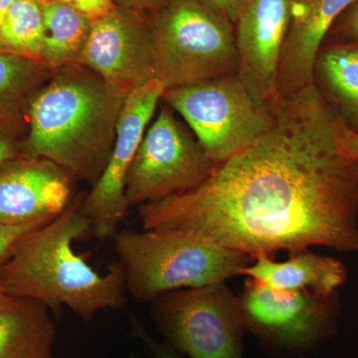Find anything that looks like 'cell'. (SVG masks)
Returning <instances> with one entry per match:
<instances>
[{
    "mask_svg": "<svg viewBox=\"0 0 358 358\" xmlns=\"http://www.w3.org/2000/svg\"><path fill=\"white\" fill-rule=\"evenodd\" d=\"M352 134L308 85L284 96L267 131L201 185L141 205L143 228L190 233L252 259L312 246L358 253Z\"/></svg>",
    "mask_w": 358,
    "mask_h": 358,
    "instance_id": "1",
    "label": "cell"
},
{
    "mask_svg": "<svg viewBox=\"0 0 358 358\" xmlns=\"http://www.w3.org/2000/svg\"><path fill=\"white\" fill-rule=\"evenodd\" d=\"M84 197H75L57 217L20 238L0 265V288L53 312L69 308L89 322L96 313L122 307L127 289L121 264L101 274L74 250L77 240L92 233L82 210Z\"/></svg>",
    "mask_w": 358,
    "mask_h": 358,
    "instance_id": "2",
    "label": "cell"
},
{
    "mask_svg": "<svg viewBox=\"0 0 358 358\" xmlns=\"http://www.w3.org/2000/svg\"><path fill=\"white\" fill-rule=\"evenodd\" d=\"M129 93L82 65L54 71L28 103L21 155L50 160L94 185L109 162Z\"/></svg>",
    "mask_w": 358,
    "mask_h": 358,
    "instance_id": "3",
    "label": "cell"
},
{
    "mask_svg": "<svg viewBox=\"0 0 358 358\" xmlns=\"http://www.w3.org/2000/svg\"><path fill=\"white\" fill-rule=\"evenodd\" d=\"M114 241L126 289L138 301L225 282L253 260L182 231H117Z\"/></svg>",
    "mask_w": 358,
    "mask_h": 358,
    "instance_id": "4",
    "label": "cell"
},
{
    "mask_svg": "<svg viewBox=\"0 0 358 358\" xmlns=\"http://www.w3.org/2000/svg\"><path fill=\"white\" fill-rule=\"evenodd\" d=\"M159 79L166 89L236 74L234 25L196 0H169L150 14Z\"/></svg>",
    "mask_w": 358,
    "mask_h": 358,
    "instance_id": "5",
    "label": "cell"
},
{
    "mask_svg": "<svg viewBox=\"0 0 358 358\" xmlns=\"http://www.w3.org/2000/svg\"><path fill=\"white\" fill-rule=\"evenodd\" d=\"M162 100L185 120L216 164L251 145L274 119L237 74L166 89Z\"/></svg>",
    "mask_w": 358,
    "mask_h": 358,
    "instance_id": "6",
    "label": "cell"
},
{
    "mask_svg": "<svg viewBox=\"0 0 358 358\" xmlns=\"http://www.w3.org/2000/svg\"><path fill=\"white\" fill-rule=\"evenodd\" d=\"M152 315L159 333L189 358H244L239 296L225 282L157 296Z\"/></svg>",
    "mask_w": 358,
    "mask_h": 358,
    "instance_id": "7",
    "label": "cell"
},
{
    "mask_svg": "<svg viewBox=\"0 0 358 358\" xmlns=\"http://www.w3.org/2000/svg\"><path fill=\"white\" fill-rule=\"evenodd\" d=\"M239 303L246 333L272 352H312L338 329L336 294L279 291L248 278Z\"/></svg>",
    "mask_w": 358,
    "mask_h": 358,
    "instance_id": "8",
    "label": "cell"
},
{
    "mask_svg": "<svg viewBox=\"0 0 358 358\" xmlns=\"http://www.w3.org/2000/svg\"><path fill=\"white\" fill-rule=\"evenodd\" d=\"M215 166L192 129L166 103L145 131L129 169L126 183L129 208L192 190Z\"/></svg>",
    "mask_w": 358,
    "mask_h": 358,
    "instance_id": "9",
    "label": "cell"
},
{
    "mask_svg": "<svg viewBox=\"0 0 358 358\" xmlns=\"http://www.w3.org/2000/svg\"><path fill=\"white\" fill-rule=\"evenodd\" d=\"M166 89L160 80H154L131 90L124 101L109 162L82 202V210L96 239L114 238L128 215L127 178Z\"/></svg>",
    "mask_w": 358,
    "mask_h": 358,
    "instance_id": "10",
    "label": "cell"
},
{
    "mask_svg": "<svg viewBox=\"0 0 358 358\" xmlns=\"http://www.w3.org/2000/svg\"><path fill=\"white\" fill-rule=\"evenodd\" d=\"M80 65L129 92L159 80L150 16L115 6L93 21Z\"/></svg>",
    "mask_w": 358,
    "mask_h": 358,
    "instance_id": "11",
    "label": "cell"
},
{
    "mask_svg": "<svg viewBox=\"0 0 358 358\" xmlns=\"http://www.w3.org/2000/svg\"><path fill=\"white\" fill-rule=\"evenodd\" d=\"M294 0H246L234 24L237 76L264 109L282 101L278 70L291 24Z\"/></svg>",
    "mask_w": 358,
    "mask_h": 358,
    "instance_id": "12",
    "label": "cell"
},
{
    "mask_svg": "<svg viewBox=\"0 0 358 358\" xmlns=\"http://www.w3.org/2000/svg\"><path fill=\"white\" fill-rule=\"evenodd\" d=\"M74 178L50 160L20 155L0 166V225L46 223L73 200Z\"/></svg>",
    "mask_w": 358,
    "mask_h": 358,
    "instance_id": "13",
    "label": "cell"
},
{
    "mask_svg": "<svg viewBox=\"0 0 358 358\" xmlns=\"http://www.w3.org/2000/svg\"><path fill=\"white\" fill-rule=\"evenodd\" d=\"M357 0H294L278 70L282 98L313 83L315 59L327 33Z\"/></svg>",
    "mask_w": 358,
    "mask_h": 358,
    "instance_id": "14",
    "label": "cell"
},
{
    "mask_svg": "<svg viewBox=\"0 0 358 358\" xmlns=\"http://www.w3.org/2000/svg\"><path fill=\"white\" fill-rule=\"evenodd\" d=\"M253 260L254 264L244 268L241 275L279 291L310 292L329 296L336 294L348 280L343 262L308 250L291 254L284 262H275L272 257L266 255Z\"/></svg>",
    "mask_w": 358,
    "mask_h": 358,
    "instance_id": "15",
    "label": "cell"
},
{
    "mask_svg": "<svg viewBox=\"0 0 358 358\" xmlns=\"http://www.w3.org/2000/svg\"><path fill=\"white\" fill-rule=\"evenodd\" d=\"M55 338L44 305L10 296L0 301V358H54Z\"/></svg>",
    "mask_w": 358,
    "mask_h": 358,
    "instance_id": "16",
    "label": "cell"
},
{
    "mask_svg": "<svg viewBox=\"0 0 358 358\" xmlns=\"http://www.w3.org/2000/svg\"><path fill=\"white\" fill-rule=\"evenodd\" d=\"M313 84L352 131H358V42L322 47Z\"/></svg>",
    "mask_w": 358,
    "mask_h": 358,
    "instance_id": "17",
    "label": "cell"
},
{
    "mask_svg": "<svg viewBox=\"0 0 358 358\" xmlns=\"http://www.w3.org/2000/svg\"><path fill=\"white\" fill-rule=\"evenodd\" d=\"M40 1L44 22L40 61L53 72L80 65L93 21L60 2Z\"/></svg>",
    "mask_w": 358,
    "mask_h": 358,
    "instance_id": "18",
    "label": "cell"
},
{
    "mask_svg": "<svg viewBox=\"0 0 358 358\" xmlns=\"http://www.w3.org/2000/svg\"><path fill=\"white\" fill-rule=\"evenodd\" d=\"M38 59L0 49V129H8L53 75Z\"/></svg>",
    "mask_w": 358,
    "mask_h": 358,
    "instance_id": "19",
    "label": "cell"
},
{
    "mask_svg": "<svg viewBox=\"0 0 358 358\" xmlns=\"http://www.w3.org/2000/svg\"><path fill=\"white\" fill-rule=\"evenodd\" d=\"M44 37L40 0H17L0 24V49L38 59Z\"/></svg>",
    "mask_w": 358,
    "mask_h": 358,
    "instance_id": "20",
    "label": "cell"
},
{
    "mask_svg": "<svg viewBox=\"0 0 358 358\" xmlns=\"http://www.w3.org/2000/svg\"><path fill=\"white\" fill-rule=\"evenodd\" d=\"M43 224L45 223L36 222L18 224V225H0V265L6 260L21 237Z\"/></svg>",
    "mask_w": 358,
    "mask_h": 358,
    "instance_id": "21",
    "label": "cell"
},
{
    "mask_svg": "<svg viewBox=\"0 0 358 358\" xmlns=\"http://www.w3.org/2000/svg\"><path fill=\"white\" fill-rule=\"evenodd\" d=\"M50 1L60 2L70 6L71 8L83 14L92 21L107 15L117 6L114 0H50Z\"/></svg>",
    "mask_w": 358,
    "mask_h": 358,
    "instance_id": "22",
    "label": "cell"
},
{
    "mask_svg": "<svg viewBox=\"0 0 358 358\" xmlns=\"http://www.w3.org/2000/svg\"><path fill=\"white\" fill-rule=\"evenodd\" d=\"M131 322H133L134 336L145 341V345L148 346L152 355H154V358H181L180 355L176 350H173L171 345H167L166 343H159L152 336H150L147 329L141 326V322L136 317L131 319Z\"/></svg>",
    "mask_w": 358,
    "mask_h": 358,
    "instance_id": "23",
    "label": "cell"
},
{
    "mask_svg": "<svg viewBox=\"0 0 358 358\" xmlns=\"http://www.w3.org/2000/svg\"><path fill=\"white\" fill-rule=\"evenodd\" d=\"M196 1L229 20L234 25L246 0H196Z\"/></svg>",
    "mask_w": 358,
    "mask_h": 358,
    "instance_id": "24",
    "label": "cell"
},
{
    "mask_svg": "<svg viewBox=\"0 0 358 358\" xmlns=\"http://www.w3.org/2000/svg\"><path fill=\"white\" fill-rule=\"evenodd\" d=\"M338 20V34L346 39L358 40V0Z\"/></svg>",
    "mask_w": 358,
    "mask_h": 358,
    "instance_id": "25",
    "label": "cell"
},
{
    "mask_svg": "<svg viewBox=\"0 0 358 358\" xmlns=\"http://www.w3.org/2000/svg\"><path fill=\"white\" fill-rule=\"evenodd\" d=\"M21 155L15 136L8 129H0V166Z\"/></svg>",
    "mask_w": 358,
    "mask_h": 358,
    "instance_id": "26",
    "label": "cell"
},
{
    "mask_svg": "<svg viewBox=\"0 0 358 358\" xmlns=\"http://www.w3.org/2000/svg\"><path fill=\"white\" fill-rule=\"evenodd\" d=\"M114 1L117 6L150 15L162 8L169 0H114Z\"/></svg>",
    "mask_w": 358,
    "mask_h": 358,
    "instance_id": "27",
    "label": "cell"
},
{
    "mask_svg": "<svg viewBox=\"0 0 358 358\" xmlns=\"http://www.w3.org/2000/svg\"><path fill=\"white\" fill-rule=\"evenodd\" d=\"M17 0H0V24Z\"/></svg>",
    "mask_w": 358,
    "mask_h": 358,
    "instance_id": "28",
    "label": "cell"
},
{
    "mask_svg": "<svg viewBox=\"0 0 358 358\" xmlns=\"http://www.w3.org/2000/svg\"><path fill=\"white\" fill-rule=\"evenodd\" d=\"M350 145H352L353 152L358 157V131H353Z\"/></svg>",
    "mask_w": 358,
    "mask_h": 358,
    "instance_id": "29",
    "label": "cell"
},
{
    "mask_svg": "<svg viewBox=\"0 0 358 358\" xmlns=\"http://www.w3.org/2000/svg\"><path fill=\"white\" fill-rule=\"evenodd\" d=\"M7 296V294L4 293L3 291H2V289L0 288V301H3L4 299H6Z\"/></svg>",
    "mask_w": 358,
    "mask_h": 358,
    "instance_id": "30",
    "label": "cell"
},
{
    "mask_svg": "<svg viewBox=\"0 0 358 358\" xmlns=\"http://www.w3.org/2000/svg\"><path fill=\"white\" fill-rule=\"evenodd\" d=\"M131 358H136V357H131Z\"/></svg>",
    "mask_w": 358,
    "mask_h": 358,
    "instance_id": "31",
    "label": "cell"
}]
</instances>
